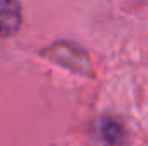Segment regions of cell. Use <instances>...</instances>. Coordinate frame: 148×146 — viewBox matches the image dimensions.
I'll use <instances>...</instances> for the list:
<instances>
[{"mask_svg": "<svg viewBox=\"0 0 148 146\" xmlns=\"http://www.w3.org/2000/svg\"><path fill=\"white\" fill-rule=\"evenodd\" d=\"M23 23L21 5L17 0H0V38L12 36Z\"/></svg>", "mask_w": 148, "mask_h": 146, "instance_id": "1", "label": "cell"}, {"mask_svg": "<svg viewBox=\"0 0 148 146\" xmlns=\"http://www.w3.org/2000/svg\"><path fill=\"white\" fill-rule=\"evenodd\" d=\"M100 136L107 146H121L126 141V127L115 117H103L100 120Z\"/></svg>", "mask_w": 148, "mask_h": 146, "instance_id": "2", "label": "cell"}]
</instances>
